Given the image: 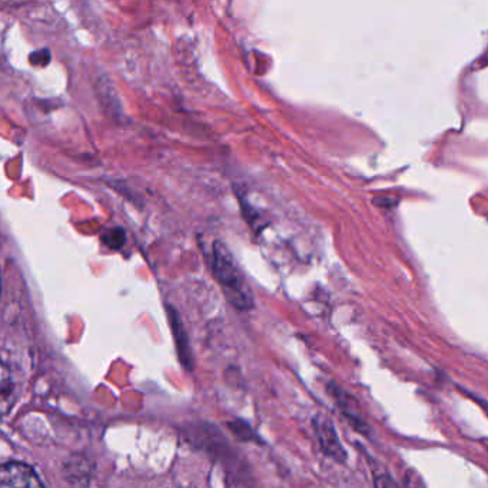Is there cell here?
<instances>
[{
  "label": "cell",
  "instance_id": "1",
  "mask_svg": "<svg viewBox=\"0 0 488 488\" xmlns=\"http://www.w3.org/2000/svg\"><path fill=\"white\" fill-rule=\"evenodd\" d=\"M211 265L226 300L238 309H251L253 307L252 291L231 251L219 241L212 246Z\"/></svg>",
  "mask_w": 488,
  "mask_h": 488
},
{
  "label": "cell",
  "instance_id": "2",
  "mask_svg": "<svg viewBox=\"0 0 488 488\" xmlns=\"http://www.w3.org/2000/svg\"><path fill=\"white\" fill-rule=\"evenodd\" d=\"M0 488H45L34 468L22 463H6L0 470Z\"/></svg>",
  "mask_w": 488,
  "mask_h": 488
},
{
  "label": "cell",
  "instance_id": "3",
  "mask_svg": "<svg viewBox=\"0 0 488 488\" xmlns=\"http://www.w3.org/2000/svg\"><path fill=\"white\" fill-rule=\"evenodd\" d=\"M315 431H316L321 448L323 449L325 454L330 455L331 459L337 461L347 460V454L340 442V438L337 435L333 422L328 418L318 417L315 419Z\"/></svg>",
  "mask_w": 488,
  "mask_h": 488
},
{
  "label": "cell",
  "instance_id": "4",
  "mask_svg": "<svg viewBox=\"0 0 488 488\" xmlns=\"http://www.w3.org/2000/svg\"><path fill=\"white\" fill-rule=\"evenodd\" d=\"M333 394H334V398L337 400V403L340 404L342 412L348 417V419H351V422L358 428V431H364L365 426H364L363 419L360 418V412H358V408H356V404L354 403V400L347 393H344L342 389H340L337 386L334 388Z\"/></svg>",
  "mask_w": 488,
  "mask_h": 488
},
{
  "label": "cell",
  "instance_id": "5",
  "mask_svg": "<svg viewBox=\"0 0 488 488\" xmlns=\"http://www.w3.org/2000/svg\"><path fill=\"white\" fill-rule=\"evenodd\" d=\"M12 394H13V382L9 377L6 365H4V372H2V410H4V414H6L13 404Z\"/></svg>",
  "mask_w": 488,
  "mask_h": 488
},
{
  "label": "cell",
  "instance_id": "6",
  "mask_svg": "<svg viewBox=\"0 0 488 488\" xmlns=\"http://www.w3.org/2000/svg\"><path fill=\"white\" fill-rule=\"evenodd\" d=\"M125 239H126V235L120 228H112V230H108L102 235L104 244L108 245L111 249H120L125 245Z\"/></svg>",
  "mask_w": 488,
  "mask_h": 488
},
{
  "label": "cell",
  "instance_id": "7",
  "mask_svg": "<svg viewBox=\"0 0 488 488\" xmlns=\"http://www.w3.org/2000/svg\"><path fill=\"white\" fill-rule=\"evenodd\" d=\"M375 488H398V487L391 477L382 474L375 478Z\"/></svg>",
  "mask_w": 488,
  "mask_h": 488
},
{
  "label": "cell",
  "instance_id": "8",
  "mask_svg": "<svg viewBox=\"0 0 488 488\" xmlns=\"http://www.w3.org/2000/svg\"><path fill=\"white\" fill-rule=\"evenodd\" d=\"M41 55H42V49L35 52V53H32L30 55V62L34 63V64H38V67H45V64L49 63V60L43 59V56H50V53H49V50H46V53L43 56H41Z\"/></svg>",
  "mask_w": 488,
  "mask_h": 488
}]
</instances>
